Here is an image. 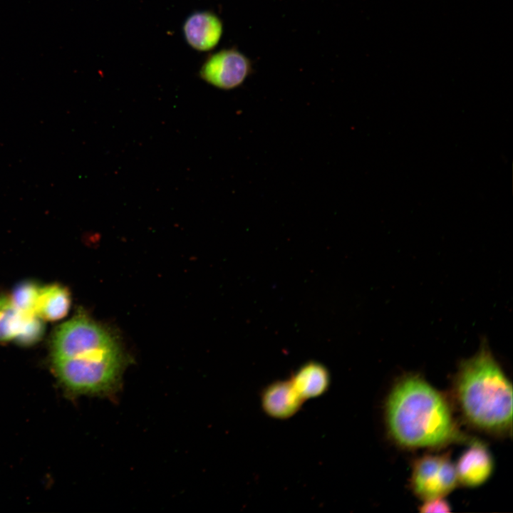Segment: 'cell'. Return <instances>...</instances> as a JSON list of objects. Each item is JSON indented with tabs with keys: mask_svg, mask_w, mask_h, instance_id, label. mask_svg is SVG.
Segmentation results:
<instances>
[{
	"mask_svg": "<svg viewBox=\"0 0 513 513\" xmlns=\"http://www.w3.org/2000/svg\"><path fill=\"white\" fill-rule=\"evenodd\" d=\"M388 431L400 445L435 447L464 440L444 396L418 375L401 378L385 405Z\"/></svg>",
	"mask_w": 513,
	"mask_h": 513,
	"instance_id": "1",
	"label": "cell"
},
{
	"mask_svg": "<svg viewBox=\"0 0 513 513\" xmlns=\"http://www.w3.org/2000/svg\"><path fill=\"white\" fill-rule=\"evenodd\" d=\"M421 512H450V506L443 499L437 497L425 500V502L420 507Z\"/></svg>",
	"mask_w": 513,
	"mask_h": 513,
	"instance_id": "14",
	"label": "cell"
},
{
	"mask_svg": "<svg viewBox=\"0 0 513 513\" xmlns=\"http://www.w3.org/2000/svg\"><path fill=\"white\" fill-rule=\"evenodd\" d=\"M455 389L462 414L469 423L490 433L511 432L512 385L486 343L462 362Z\"/></svg>",
	"mask_w": 513,
	"mask_h": 513,
	"instance_id": "2",
	"label": "cell"
},
{
	"mask_svg": "<svg viewBox=\"0 0 513 513\" xmlns=\"http://www.w3.org/2000/svg\"><path fill=\"white\" fill-rule=\"evenodd\" d=\"M182 32L185 41L194 50L209 51L221 40L223 24L213 12L199 11L187 17L182 26Z\"/></svg>",
	"mask_w": 513,
	"mask_h": 513,
	"instance_id": "8",
	"label": "cell"
},
{
	"mask_svg": "<svg viewBox=\"0 0 513 513\" xmlns=\"http://www.w3.org/2000/svg\"><path fill=\"white\" fill-rule=\"evenodd\" d=\"M123 366V354L116 346L90 360L61 367L54 372L63 385L74 393H107L118 385Z\"/></svg>",
	"mask_w": 513,
	"mask_h": 513,
	"instance_id": "4",
	"label": "cell"
},
{
	"mask_svg": "<svg viewBox=\"0 0 513 513\" xmlns=\"http://www.w3.org/2000/svg\"><path fill=\"white\" fill-rule=\"evenodd\" d=\"M39 288L40 286L33 281H23L15 287L10 297L16 307L21 312L36 314L35 304Z\"/></svg>",
	"mask_w": 513,
	"mask_h": 513,
	"instance_id": "13",
	"label": "cell"
},
{
	"mask_svg": "<svg viewBox=\"0 0 513 513\" xmlns=\"http://www.w3.org/2000/svg\"><path fill=\"white\" fill-rule=\"evenodd\" d=\"M259 400L263 412L276 420H287L293 417L304 403L289 378L267 384L261 390Z\"/></svg>",
	"mask_w": 513,
	"mask_h": 513,
	"instance_id": "7",
	"label": "cell"
},
{
	"mask_svg": "<svg viewBox=\"0 0 513 513\" xmlns=\"http://www.w3.org/2000/svg\"><path fill=\"white\" fill-rule=\"evenodd\" d=\"M493 467L489 451L477 441L461 455L455 466L458 482L467 487L483 484L490 477Z\"/></svg>",
	"mask_w": 513,
	"mask_h": 513,
	"instance_id": "9",
	"label": "cell"
},
{
	"mask_svg": "<svg viewBox=\"0 0 513 513\" xmlns=\"http://www.w3.org/2000/svg\"><path fill=\"white\" fill-rule=\"evenodd\" d=\"M116 346L118 345L108 331L78 315L54 331L51 346L52 367L85 361Z\"/></svg>",
	"mask_w": 513,
	"mask_h": 513,
	"instance_id": "3",
	"label": "cell"
},
{
	"mask_svg": "<svg viewBox=\"0 0 513 513\" xmlns=\"http://www.w3.org/2000/svg\"><path fill=\"white\" fill-rule=\"evenodd\" d=\"M71 306V296L62 285L53 284L39 288L35 311L43 320L57 321L66 316Z\"/></svg>",
	"mask_w": 513,
	"mask_h": 513,
	"instance_id": "11",
	"label": "cell"
},
{
	"mask_svg": "<svg viewBox=\"0 0 513 513\" xmlns=\"http://www.w3.org/2000/svg\"><path fill=\"white\" fill-rule=\"evenodd\" d=\"M294 388L305 402L326 393L331 383L328 369L317 361L301 365L289 378Z\"/></svg>",
	"mask_w": 513,
	"mask_h": 513,
	"instance_id": "10",
	"label": "cell"
},
{
	"mask_svg": "<svg viewBox=\"0 0 513 513\" xmlns=\"http://www.w3.org/2000/svg\"><path fill=\"white\" fill-rule=\"evenodd\" d=\"M458 482L455 467L445 456L426 455L413 465L411 487L417 496L427 500L443 497Z\"/></svg>",
	"mask_w": 513,
	"mask_h": 513,
	"instance_id": "5",
	"label": "cell"
},
{
	"mask_svg": "<svg viewBox=\"0 0 513 513\" xmlns=\"http://www.w3.org/2000/svg\"><path fill=\"white\" fill-rule=\"evenodd\" d=\"M251 71L249 59L235 48L220 50L210 54L200 70V76L208 84L222 90L240 86Z\"/></svg>",
	"mask_w": 513,
	"mask_h": 513,
	"instance_id": "6",
	"label": "cell"
},
{
	"mask_svg": "<svg viewBox=\"0 0 513 513\" xmlns=\"http://www.w3.org/2000/svg\"><path fill=\"white\" fill-rule=\"evenodd\" d=\"M35 315L21 312L10 296L0 295V342H16L26 321Z\"/></svg>",
	"mask_w": 513,
	"mask_h": 513,
	"instance_id": "12",
	"label": "cell"
}]
</instances>
